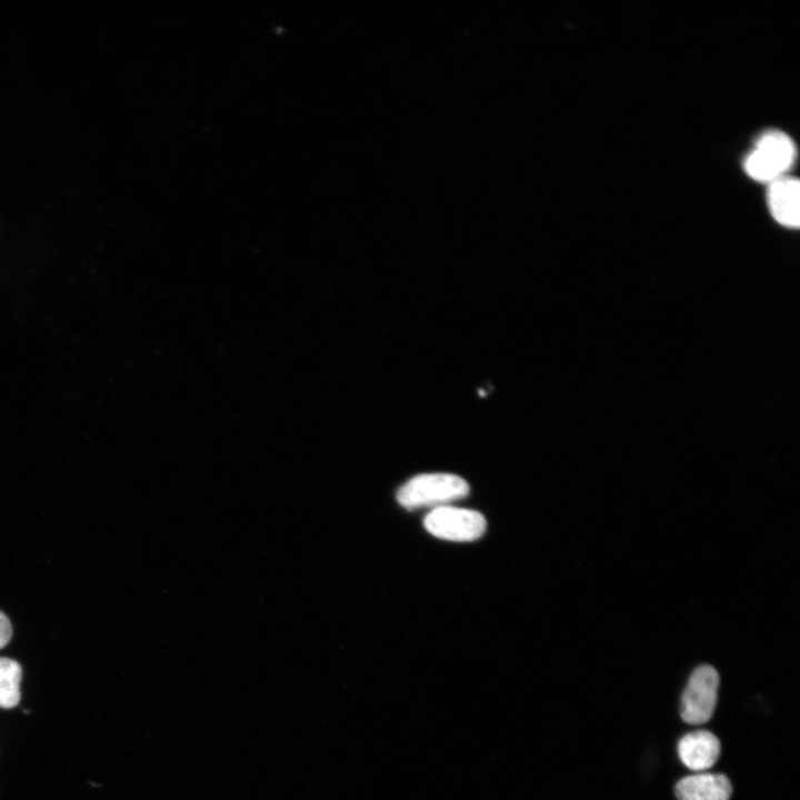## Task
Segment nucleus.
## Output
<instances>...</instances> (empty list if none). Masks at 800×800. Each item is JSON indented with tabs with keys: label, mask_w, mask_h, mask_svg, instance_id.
<instances>
[{
	"label": "nucleus",
	"mask_w": 800,
	"mask_h": 800,
	"mask_svg": "<svg viewBox=\"0 0 800 800\" xmlns=\"http://www.w3.org/2000/svg\"><path fill=\"white\" fill-rule=\"evenodd\" d=\"M433 536L451 541H472L486 530V519L477 511L449 506L432 509L423 520Z\"/></svg>",
	"instance_id": "nucleus-4"
},
{
	"label": "nucleus",
	"mask_w": 800,
	"mask_h": 800,
	"mask_svg": "<svg viewBox=\"0 0 800 800\" xmlns=\"http://www.w3.org/2000/svg\"><path fill=\"white\" fill-rule=\"evenodd\" d=\"M796 154L794 142L788 134L770 130L758 138L743 161V169L751 179L770 183L787 176Z\"/></svg>",
	"instance_id": "nucleus-1"
},
{
	"label": "nucleus",
	"mask_w": 800,
	"mask_h": 800,
	"mask_svg": "<svg viewBox=\"0 0 800 800\" xmlns=\"http://www.w3.org/2000/svg\"><path fill=\"white\" fill-rule=\"evenodd\" d=\"M22 668L10 658H0V707L11 709L20 701Z\"/></svg>",
	"instance_id": "nucleus-8"
},
{
	"label": "nucleus",
	"mask_w": 800,
	"mask_h": 800,
	"mask_svg": "<svg viewBox=\"0 0 800 800\" xmlns=\"http://www.w3.org/2000/svg\"><path fill=\"white\" fill-rule=\"evenodd\" d=\"M719 683V674L713 667L702 664L694 669L681 697L680 714L684 722L701 724L710 720L718 699Z\"/></svg>",
	"instance_id": "nucleus-3"
},
{
	"label": "nucleus",
	"mask_w": 800,
	"mask_h": 800,
	"mask_svg": "<svg viewBox=\"0 0 800 800\" xmlns=\"http://www.w3.org/2000/svg\"><path fill=\"white\" fill-rule=\"evenodd\" d=\"M720 741L708 730L684 734L678 742V754L682 763L694 771L711 768L720 756Z\"/></svg>",
	"instance_id": "nucleus-6"
},
{
	"label": "nucleus",
	"mask_w": 800,
	"mask_h": 800,
	"mask_svg": "<svg viewBox=\"0 0 800 800\" xmlns=\"http://www.w3.org/2000/svg\"><path fill=\"white\" fill-rule=\"evenodd\" d=\"M731 793L730 780L722 773H697L676 784L678 800H729Z\"/></svg>",
	"instance_id": "nucleus-7"
},
{
	"label": "nucleus",
	"mask_w": 800,
	"mask_h": 800,
	"mask_svg": "<svg viewBox=\"0 0 800 800\" xmlns=\"http://www.w3.org/2000/svg\"><path fill=\"white\" fill-rule=\"evenodd\" d=\"M469 484L452 473H423L411 478L397 492L398 502L407 509L443 507L468 496Z\"/></svg>",
	"instance_id": "nucleus-2"
},
{
	"label": "nucleus",
	"mask_w": 800,
	"mask_h": 800,
	"mask_svg": "<svg viewBox=\"0 0 800 800\" xmlns=\"http://www.w3.org/2000/svg\"><path fill=\"white\" fill-rule=\"evenodd\" d=\"M768 184L767 202L774 220L784 227L798 228L800 221L799 181L787 174Z\"/></svg>",
	"instance_id": "nucleus-5"
},
{
	"label": "nucleus",
	"mask_w": 800,
	"mask_h": 800,
	"mask_svg": "<svg viewBox=\"0 0 800 800\" xmlns=\"http://www.w3.org/2000/svg\"><path fill=\"white\" fill-rule=\"evenodd\" d=\"M12 637V627L8 617L0 611V649L6 647Z\"/></svg>",
	"instance_id": "nucleus-9"
}]
</instances>
